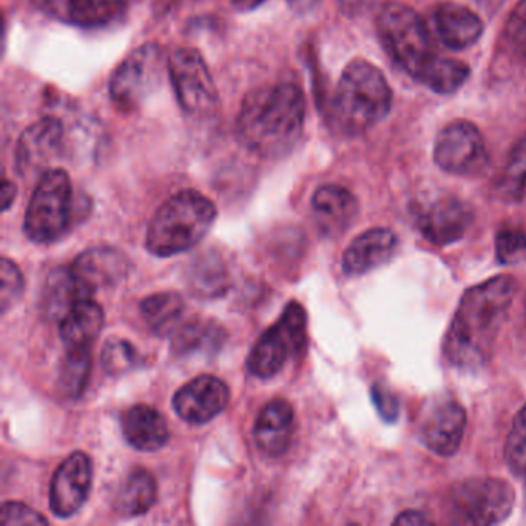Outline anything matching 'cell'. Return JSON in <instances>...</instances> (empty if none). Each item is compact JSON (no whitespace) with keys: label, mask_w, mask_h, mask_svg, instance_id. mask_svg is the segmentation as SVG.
<instances>
[{"label":"cell","mask_w":526,"mask_h":526,"mask_svg":"<svg viewBox=\"0 0 526 526\" xmlns=\"http://www.w3.org/2000/svg\"><path fill=\"white\" fill-rule=\"evenodd\" d=\"M516 292L511 275L466 290L443 341V355L452 368L474 372L491 360Z\"/></svg>","instance_id":"cell-1"},{"label":"cell","mask_w":526,"mask_h":526,"mask_svg":"<svg viewBox=\"0 0 526 526\" xmlns=\"http://www.w3.org/2000/svg\"><path fill=\"white\" fill-rule=\"evenodd\" d=\"M306 122V96L295 82L255 88L235 122L238 141L261 158H283L297 147Z\"/></svg>","instance_id":"cell-2"},{"label":"cell","mask_w":526,"mask_h":526,"mask_svg":"<svg viewBox=\"0 0 526 526\" xmlns=\"http://www.w3.org/2000/svg\"><path fill=\"white\" fill-rule=\"evenodd\" d=\"M391 107V85L382 70L365 59H355L344 68L335 88L329 121L335 132L355 138L382 122Z\"/></svg>","instance_id":"cell-3"},{"label":"cell","mask_w":526,"mask_h":526,"mask_svg":"<svg viewBox=\"0 0 526 526\" xmlns=\"http://www.w3.org/2000/svg\"><path fill=\"white\" fill-rule=\"evenodd\" d=\"M218 210L198 190L170 196L150 220L145 247L155 257L169 258L198 246L215 224Z\"/></svg>","instance_id":"cell-4"},{"label":"cell","mask_w":526,"mask_h":526,"mask_svg":"<svg viewBox=\"0 0 526 526\" xmlns=\"http://www.w3.org/2000/svg\"><path fill=\"white\" fill-rule=\"evenodd\" d=\"M378 36L395 64L419 81L437 61L428 28L417 11L408 5H385L377 17Z\"/></svg>","instance_id":"cell-5"},{"label":"cell","mask_w":526,"mask_h":526,"mask_svg":"<svg viewBox=\"0 0 526 526\" xmlns=\"http://www.w3.org/2000/svg\"><path fill=\"white\" fill-rule=\"evenodd\" d=\"M306 348V309L298 301H290L280 318L253 344L247 369L253 377L267 380L281 372L287 361L301 357Z\"/></svg>","instance_id":"cell-6"},{"label":"cell","mask_w":526,"mask_h":526,"mask_svg":"<svg viewBox=\"0 0 526 526\" xmlns=\"http://www.w3.org/2000/svg\"><path fill=\"white\" fill-rule=\"evenodd\" d=\"M73 213V187L68 173L50 169L41 176L25 212L24 232L33 243L58 241L67 232Z\"/></svg>","instance_id":"cell-7"},{"label":"cell","mask_w":526,"mask_h":526,"mask_svg":"<svg viewBox=\"0 0 526 526\" xmlns=\"http://www.w3.org/2000/svg\"><path fill=\"white\" fill-rule=\"evenodd\" d=\"M513 486L496 477H476L454 486L446 502L449 520L457 525H497L514 508Z\"/></svg>","instance_id":"cell-8"},{"label":"cell","mask_w":526,"mask_h":526,"mask_svg":"<svg viewBox=\"0 0 526 526\" xmlns=\"http://www.w3.org/2000/svg\"><path fill=\"white\" fill-rule=\"evenodd\" d=\"M167 68L176 99L187 115L207 118L218 110V88L199 51L193 48H178L170 56Z\"/></svg>","instance_id":"cell-9"},{"label":"cell","mask_w":526,"mask_h":526,"mask_svg":"<svg viewBox=\"0 0 526 526\" xmlns=\"http://www.w3.org/2000/svg\"><path fill=\"white\" fill-rule=\"evenodd\" d=\"M414 224L428 243L445 247L465 237L473 226L474 210L451 193H426L412 204Z\"/></svg>","instance_id":"cell-10"},{"label":"cell","mask_w":526,"mask_h":526,"mask_svg":"<svg viewBox=\"0 0 526 526\" xmlns=\"http://www.w3.org/2000/svg\"><path fill=\"white\" fill-rule=\"evenodd\" d=\"M162 65V51L156 42L141 45L119 64L110 79V98L121 112H135L158 87Z\"/></svg>","instance_id":"cell-11"},{"label":"cell","mask_w":526,"mask_h":526,"mask_svg":"<svg viewBox=\"0 0 526 526\" xmlns=\"http://www.w3.org/2000/svg\"><path fill=\"white\" fill-rule=\"evenodd\" d=\"M466 422L468 417L459 400L451 395H434L420 409L417 434L435 456L451 457L462 446Z\"/></svg>","instance_id":"cell-12"},{"label":"cell","mask_w":526,"mask_h":526,"mask_svg":"<svg viewBox=\"0 0 526 526\" xmlns=\"http://www.w3.org/2000/svg\"><path fill=\"white\" fill-rule=\"evenodd\" d=\"M434 161L449 175L473 176L488 164L485 138L473 122L452 121L435 139Z\"/></svg>","instance_id":"cell-13"},{"label":"cell","mask_w":526,"mask_h":526,"mask_svg":"<svg viewBox=\"0 0 526 526\" xmlns=\"http://www.w3.org/2000/svg\"><path fill=\"white\" fill-rule=\"evenodd\" d=\"M92 483V459L82 451L70 454L51 479V513L59 519L75 516L87 502Z\"/></svg>","instance_id":"cell-14"},{"label":"cell","mask_w":526,"mask_h":526,"mask_svg":"<svg viewBox=\"0 0 526 526\" xmlns=\"http://www.w3.org/2000/svg\"><path fill=\"white\" fill-rule=\"evenodd\" d=\"M230 389L215 375H199L179 388L173 409L179 419L190 425H204L216 419L229 406Z\"/></svg>","instance_id":"cell-15"},{"label":"cell","mask_w":526,"mask_h":526,"mask_svg":"<svg viewBox=\"0 0 526 526\" xmlns=\"http://www.w3.org/2000/svg\"><path fill=\"white\" fill-rule=\"evenodd\" d=\"M71 274L90 297L121 283L129 274V258L115 247L98 246L85 250L73 261Z\"/></svg>","instance_id":"cell-16"},{"label":"cell","mask_w":526,"mask_h":526,"mask_svg":"<svg viewBox=\"0 0 526 526\" xmlns=\"http://www.w3.org/2000/svg\"><path fill=\"white\" fill-rule=\"evenodd\" d=\"M62 136L64 127L54 116H47L30 125L17 141L14 155L17 172L27 175L47 166L61 150Z\"/></svg>","instance_id":"cell-17"},{"label":"cell","mask_w":526,"mask_h":526,"mask_svg":"<svg viewBox=\"0 0 526 526\" xmlns=\"http://www.w3.org/2000/svg\"><path fill=\"white\" fill-rule=\"evenodd\" d=\"M398 247L397 235L392 230L371 229L361 233L344 250L341 269L348 277H361L388 263Z\"/></svg>","instance_id":"cell-18"},{"label":"cell","mask_w":526,"mask_h":526,"mask_svg":"<svg viewBox=\"0 0 526 526\" xmlns=\"http://www.w3.org/2000/svg\"><path fill=\"white\" fill-rule=\"evenodd\" d=\"M295 432V411L284 398H275L258 414L253 439L267 457L284 456L289 451Z\"/></svg>","instance_id":"cell-19"},{"label":"cell","mask_w":526,"mask_h":526,"mask_svg":"<svg viewBox=\"0 0 526 526\" xmlns=\"http://www.w3.org/2000/svg\"><path fill=\"white\" fill-rule=\"evenodd\" d=\"M312 210L321 232L338 235L348 229L358 215L354 193L338 184H324L312 196Z\"/></svg>","instance_id":"cell-20"},{"label":"cell","mask_w":526,"mask_h":526,"mask_svg":"<svg viewBox=\"0 0 526 526\" xmlns=\"http://www.w3.org/2000/svg\"><path fill=\"white\" fill-rule=\"evenodd\" d=\"M434 24L440 42L454 51L473 47L485 31V24L479 14L471 8L451 2L435 8Z\"/></svg>","instance_id":"cell-21"},{"label":"cell","mask_w":526,"mask_h":526,"mask_svg":"<svg viewBox=\"0 0 526 526\" xmlns=\"http://www.w3.org/2000/svg\"><path fill=\"white\" fill-rule=\"evenodd\" d=\"M105 314L93 298H82L59 321V335L65 349L92 351L104 328Z\"/></svg>","instance_id":"cell-22"},{"label":"cell","mask_w":526,"mask_h":526,"mask_svg":"<svg viewBox=\"0 0 526 526\" xmlns=\"http://www.w3.org/2000/svg\"><path fill=\"white\" fill-rule=\"evenodd\" d=\"M122 434L130 446L142 452L159 451L170 439L164 415L147 405H136L125 412Z\"/></svg>","instance_id":"cell-23"},{"label":"cell","mask_w":526,"mask_h":526,"mask_svg":"<svg viewBox=\"0 0 526 526\" xmlns=\"http://www.w3.org/2000/svg\"><path fill=\"white\" fill-rule=\"evenodd\" d=\"M226 334L220 324L203 318H193L176 331L172 352L179 357L216 354L223 348Z\"/></svg>","instance_id":"cell-24"},{"label":"cell","mask_w":526,"mask_h":526,"mask_svg":"<svg viewBox=\"0 0 526 526\" xmlns=\"http://www.w3.org/2000/svg\"><path fill=\"white\" fill-rule=\"evenodd\" d=\"M158 499V485L147 469L136 468L125 479L115 500L116 513L124 517H138L152 510Z\"/></svg>","instance_id":"cell-25"},{"label":"cell","mask_w":526,"mask_h":526,"mask_svg":"<svg viewBox=\"0 0 526 526\" xmlns=\"http://www.w3.org/2000/svg\"><path fill=\"white\" fill-rule=\"evenodd\" d=\"M127 7L129 0H67V17L78 27H108L121 21Z\"/></svg>","instance_id":"cell-26"},{"label":"cell","mask_w":526,"mask_h":526,"mask_svg":"<svg viewBox=\"0 0 526 526\" xmlns=\"http://www.w3.org/2000/svg\"><path fill=\"white\" fill-rule=\"evenodd\" d=\"M82 298L93 297L82 289L70 269L54 270L53 274L48 275L44 289V309L48 317L61 321Z\"/></svg>","instance_id":"cell-27"},{"label":"cell","mask_w":526,"mask_h":526,"mask_svg":"<svg viewBox=\"0 0 526 526\" xmlns=\"http://www.w3.org/2000/svg\"><path fill=\"white\" fill-rule=\"evenodd\" d=\"M142 320L156 335H166L173 331L184 312L183 297L175 292H159L142 300Z\"/></svg>","instance_id":"cell-28"},{"label":"cell","mask_w":526,"mask_h":526,"mask_svg":"<svg viewBox=\"0 0 526 526\" xmlns=\"http://www.w3.org/2000/svg\"><path fill=\"white\" fill-rule=\"evenodd\" d=\"M190 286L201 297L223 295L229 287V272L223 258L212 252L196 258L190 272Z\"/></svg>","instance_id":"cell-29"},{"label":"cell","mask_w":526,"mask_h":526,"mask_svg":"<svg viewBox=\"0 0 526 526\" xmlns=\"http://www.w3.org/2000/svg\"><path fill=\"white\" fill-rule=\"evenodd\" d=\"M469 70L465 62L456 59L437 58L432 67L420 79V84L439 95H452L468 81Z\"/></svg>","instance_id":"cell-30"},{"label":"cell","mask_w":526,"mask_h":526,"mask_svg":"<svg viewBox=\"0 0 526 526\" xmlns=\"http://www.w3.org/2000/svg\"><path fill=\"white\" fill-rule=\"evenodd\" d=\"M90 372H92V351L65 349V357L62 360L58 378L62 394L70 398L81 397L87 388Z\"/></svg>","instance_id":"cell-31"},{"label":"cell","mask_w":526,"mask_h":526,"mask_svg":"<svg viewBox=\"0 0 526 526\" xmlns=\"http://www.w3.org/2000/svg\"><path fill=\"white\" fill-rule=\"evenodd\" d=\"M526 189V135L522 136L511 150L502 179L500 190L510 198H517Z\"/></svg>","instance_id":"cell-32"},{"label":"cell","mask_w":526,"mask_h":526,"mask_svg":"<svg viewBox=\"0 0 526 526\" xmlns=\"http://www.w3.org/2000/svg\"><path fill=\"white\" fill-rule=\"evenodd\" d=\"M101 363L107 374H125L138 365V349L130 341L110 338L102 349Z\"/></svg>","instance_id":"cell-33"},{"label":"cell","mask_w":526,"mask_h":526,"mask_svg":"<svg viewBox=\"0 0 526 526\" xmlns=\"http://www.w3.org/2000/svg\"><path fill=\"white\" fill-rule=\"evenodd\" d=\"M505 459L511 471L525 473L526 469V405L514 419L513 428L505 443Z\"/></svg>","instance_id":"cell-34"},{"label":"cell","mask_w":526,"mask_h":526,"mask_svg":"<svg viewBox=\"0 0 526 526\" xmlns=\"http://www.w3.org/2000/svg\"><path fill=\"white\" fill-rule=\"evenodd\" d=\"M496 257L511 266L526 261V232L520 227H505L496 235Z\"/></svg>","instance_id":"cell-35"},{"label":"cell","mask_w":526,"mask_h":526,"mask_svg":"<svg viewBox=\"0 0 526 526\" xmlns=\"http://www.w3.org/2000/svg\"><path fill=\"white\" fill-rule=\"evenodd\" d=\"M0 277H2V290H0V306L2 314H7L24 292L25 281L21 269L10 258H2L0 264Z\"/></svg>","instance_id":"cell-36"},{"label":"cell","mask_w":526,"mask_h":526,"mask_svg":"<svg viewBox=\"0 0 526 526\" xmlns=\"http://www.w3.org/2000/svg\"><path fill=\"white\" fill-rule=\"evenodd\" d=\"M503 38L514 54L526 59V0H520L511 11L505 24Z\"/></svg>","instance_id":"cell-37"},{"label":"cell","mask_w":526,"mask_h":526,"mask_svg":"<svg viewBox=\"0 0 526 526\" xmlns=\"http://www.w3.org/2000/svg\"><path fill=\"white\" fill-rule=\"evenodd\" d=\"M48 520L38 511L21 502H5L0 508L2 526H39L47 525Z\"/></svg>","instance_id":"cell-38"},{"label":"cell","mask_w":526,"mask_h":526,"mask_svg":"<svg viewBox=\"0 0 526 526\" xmlns=\"http://www.w3.org/2000/svg\"><path fill=\"white\" fill-rule=\"evenodd\" d=\"M371 397L378 415L385 422L394 423L398 419L400 402H398L397 395L388 386L383 385V383H375L371 389Z\"/></svg>","instance_id":"cell-39"},{"label":"cell","mask_w":526,"mask_h":526,"mask_svg":"<svg viewBox=\"0 0 526 526\" xmlns=\"http://www.w3.org/2000/svg\"><path fill=\"white\" fill-rule=\"evenodd\" d=\"M338 8L346 17H360L374 4V0H337Z\"/></svg>","instance_id":"cell-40"},{"label":"cell","mask_w":526,"mask_h":526,"mask_svg":"<svg viewBox=\"0 0 526 526\" xmlns=\"http://www.w3.org/2000/svg\"><path fill=\"white\" fill-rule=\"evenodd\" d=\"M429 523L428 517L419 511H405V513L398 514L397 519L394 520V525H426Z\"/></svg>","instance_id":"cell-41"},{"label":"cell","mask_w":526,"mask_h":526,"mask_svg":"<svg viewBox=\"0 0 526 526\" xmlns=\"http://www.w3.org/2000/svg\"><path fill=\"white\" fill-rule=\"evenodd\" d=\"M318 2L320 0H287V5L295 14H307L317 7Z\"/></svg>","instance_id":"cell-42"},{"label":"cell","mask_w":526,"mask_h":526,"mask_svg":"<svg viewBox=\"0 0 526 526\" xmlns=\"http://www.w3.org/2000/svg\"><path fill=\"white\" fill-rule=\"evenodd\" d=\"M17 189L11 181H4V186H2V210L7 212L10 209L11 204L14 203L16 199Z\"/></svg>","instance_id":"cell-43"},{"label":"cell","mask_w":526,"mask_h":526,"mask_svg":"<svg viewBox=\"0 0 526 526\" xmlns=\"http://www.w3.org/2000/svg\"><path fill=\"white\" fill-rule=\"evenodd\" d=\"M264 0H232L233 7L238 11H250L263 4Z\"/></svg>","instance_id":"cell-44"},{"label":"cell","mask_w":526,"mask_h":526,"mask_svg":"<svg viewBox=\"0 0 526 526\" xmlns=\"http://www.w3.org/2000/svg\"><path fill=\"white\" fill-rule=\"evenodd\" d=\"M523 334H525V340H526V301H525V306H523Z\"/></svg>","instance_id":"cell-45"},{"label":"cell","mask_w":526,"mask_h":526,"mask_svg":"<svg viewBox=\"0 0 526 526\" xmlns=\"http://www.w3.org/2000/svg\"><path fill=\"white\" fill-rule=\"evenodd\" d=\"M525 485H523V494H525V510H526V469H525Z\"/></svg>","instance_id":"cell-46"}]
</instances>
